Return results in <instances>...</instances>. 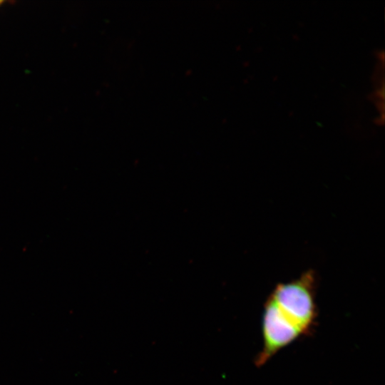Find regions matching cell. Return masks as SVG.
<instances>
[{"mask_svg": "<svg viewBox=\"0 0 385 385\" xmlns=\"http://www.w3.org/2000/svg\"><path fill=\"white\" fill-rule=\"evenodd\" d=\"M262 328L263 345L255 359V364L258 366L264 365L280 349L304 334L270 297L265 305Z\"/></svg>", "mask_w": 385, "mask_h": 385, "instance_id": "cell-2", "label": "cell"}, {"mask_svg": "<svg viewBox=\"0 0 385 385\" xmlns=\"http://www.w3.org/2000/svg\"><path fill=\"white\" fill-rule=\"evenodd\" d=\"M2 3V1H0V4Z\"/></svg>", "mask_w": 385, "mask_h": 385, "instance_id": "cell-3", "label": "cell"}, {"mask_svg": "<svg viewBox=\"0 0 385 385\" xmlns=\"http://www.w3.org/2000/svg\"><path fill=\"white\" fill-rule=\"evenodd\" d=\"M270 298L304 334L311 330L317 318L314 278L312 273H306L298 279L278 284Z\"/></svg>", "mask_w": 385, "mask_h": 385, "instance_id": "cell-1", "label": "cell"}]
</instances>
